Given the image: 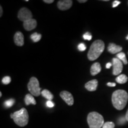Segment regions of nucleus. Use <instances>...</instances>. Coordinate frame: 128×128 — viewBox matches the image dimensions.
Instances as JSON below:
<instances>
[{"label": "nucleus", "instance_id": "13", "mask_svg": "<svg viewBox=\"0 0 128 128\" xmlns=\"http://www.w3.org/2000/svg\"><path fill=\"white\" fill-rule=\"evenodd\" d=\"M108 52L112 54H118L121 52L122 50V47L119 45H117V44H113V43H111V44H108Z\"/></svg>", "mask_w": 128, "mask_h": 128}, {"label": "nucleus", "instance_id": "12", "mask_svg": "<svg viewBox=\"0 0 128 128\" xmlns=\"http://www.w3.org/2000/svg\"><path fill=\"white\" fill-rule=\"evenodd\" d=\"M98 86V81L97 80H92L85 84V88L90 92H94L97 90Z\"/></svg>", "mask_w": 128, "mask_h": 128}, {"label": "nucleus", "instance_id": "17", "mask_svg": "<svg viewBox=\"0 0 128 128\" xmlns=\"http://www.w3.org/2000/svg\"><path fill=\"white\" fill-rule=\"evenodd\" d=\"M128 76L124 74H121L116 78V82L119 84H124L128 81Z\"/></svg>", "mask_w": 128, "mask_h": 128}, {"label": "nucleus", "instance_id": "27", "mask_svg": "<svg viewBox=\"0 0 128 128\" xmlns=\"http://www.w3.org/2000/svg\"><path fill=\"white\" fill-rule=\"evenodd\" d=\"M116 85V83L114 82H108L107 84V86H108V87H115Z\"/></svg>", "mask_w": 128, "mask_h": 128}, {"label": "nucleus", "instance_id": "19", "mask_svg": "<svg viewBox=\"0 0 128 128\" xmlns=\"http://www.w3.org/2000/svg\"><path fill=\"white\" fill-rule=\"evenodd\" d=\"M42 38V35L40 34H39L38 33H33L31 36H30V39L33 40L34 42H38L39 40H40Z\"/></svg>", "mask_w": 128, "mask_h": 128}, {"label": "nucleus", "instance_id": "16", "mask_svg": "<svg viewBox=\"0 0 128 128\" xmlns=\"http://www.w3.org/2000/svg\"><path fill=\"white\" fill-rule=\"evenodd\" d=\"M41 94L44 98L48 99V100H52L54 98V96L51 93V92H49L48 90H44L41 92Z\"/></svg>", "mask_w": 128, "mask_h": 128}, {"label": "nucleus", "instance_id": "20", "mask_svg": "<svg viewBox=\"0 0 128 128\" xmlns=\"http://www.w3.org/2000/svg\"><path fill=\"white\" fill-rule=\"evenodd\" d=\"M14 102H15V100L12 98H10L9 100L6 101L5 102L4 105L6 108H11V107L12 106V105L14 104Z\"/></svg>", "mask_w": 128, "mask_h": 128}, {"label": "nucleus", "instance_id": "8", "mask_svg": "<svg viewBox=\"0 0 128 128\" xmlns=\"http://www.w3.org/2000/svg\"><path fill=\"white\" fill-rule=\"evenodd\" d=\"M60 96L62 98V100L68 105L72 106L74 104V97L71 93H70V92H66V91H63V92H60Z\"/></svg>", "mask_w": 128, "mask_h": 128}, {"label": "nucleus", "instance_id": "22", "mask_svg": "<svg viewBox=\"0 0 128 128\" xmlns=\"http://www.w3.org/2000/svg\"><path fill=\"white\" fill-rule=\"evenodd\" d=\"M11 81H12L11 78L8 76H6L2 78V82L5 85H7L11 82Z\"/></svg>", "mask_w": 128, "mask_h": 128}, {"label": "nucleus", "instance_id": "14", "mask_svg": "<svg viewBox=\"0 0 128 128\" xmlns=\"http://www.w3.org/2000/svg\"><path fill=\"white\" fill-rule=\"evenodd\" d=\"M101 70H102V67H101L100 63H98V62H96V63L92 64V66H91V74H92V76H96V75L100 72Z\"/></svg>", "mask_w": 128, "mask_h": 128}, {"label": "nucleus", "instance_id": "1", "mask_svg": "<svg viewBox=\"0 0 128 128\" xmlns=\"http://www.w3.org/2000/svg\"><path fill=\"white\" fill-rule=\"evenodd\" d=\"M128 101V94L123 90H118L112 94V102L117 110H121L125 108Z\"/></svg>", "mask_w": 128, "mask_h": 128}, {"label": "nucleus", "instance_id": "18", "mask_svg": "<svg viewBox=\"0 0 128 128\" xmlns=\"http://www.w3.org/2000/svg\"><path fill=\"white\" fill-rule=\"evenodd\" d=\"M116 57H117V58H118L119 60H120L124 64L127 65L128 62L127 59H126V55L124 53L122 52L119 53V54H118L116 55Z\"/></svg>", "mask_w": 128, "mask_h": 128}, {"label": "nucleus", "instance_id": "11", "mask_svg": "<svg viewBox=\"0 0 128 128\" xmlns=\"http://www.w3.org/2000/svg\"><path fill=\"white\" fill-rule=\"evenodd\" d=\"M14 43L17 46H22L24 45V35L22 32H17L14 36Z\"/></svg>", "mask_w": 128, "mask_h": 128}, {"label": "nucleus", "instance_id": "25", "mask_svg": "<svg viewBox=\"0 0 128 128\" xmlns=\"http://www.w3.org/2000/svg\"><path fill=\"white\" fill-rule=\"evenodd\" d=\"M46 106H47V107H48V108H53V107H54L55 104L53 103L52 101L48 100V102H46Z\"/></svg>", "mask_w": 128, "mask_h": 128}, {"label": "nucleus", "instance_id": "29", "mask_svg": "<svg viewBox=\"0 0 128 128\" xmlns=\"http://www.w3.org/2000/svg\"><path fill=\"white\" fill-rule=\"evenodd\" d=\"M112 64L110 63V62H108V63L106 64V68L107 69H109L110 68V67H111L112 66Z\"/></svg>", "mask_w": 128, "mask_h": 128}, {"label": "nucleus", "instance_id": "23", "mask_svg": "<svg viewBox=\"0 0 128 128\" xmlns=\"http://www.w3.org/2000/svg\"><path fill=\"white\" fill-rule=\"evenodd\" d=\"M83 38H84V40H91L92 39V35L89 32H87V33H86L83 35Z\"/></svg>", "mask_w": 128, "mask_h": 128}, {"label": "nucleus", "instance_id": "24", "mask_svg": "<svg viewBox=\"0 0 128 128\" xmlns=\"http://www.w3.org/2000/svg\"><path fill=\"white\" fill-rule=\"evenodd\" d=\"M86 48H86V46L84 44H82V43H81V44H80L78 46V50H79L80 51H81V52L86 50Z\"/></svg>", "mask_w": 128, "mask_h": 128}, {"label": "nucleus", "instance_id": "33", "mask_svg": "<svg viewBox=\"0 0 128 128\" xmlns=\"http://www.w3.org/2000/svg\"><path fill=\"white\" fill-rule=\"evenodd\" d=\"M0 96H1V97L2 96V92H0Z\"/></svg>", "mask_w": 128, "mask_h": 128}, {"label": "nucleus", "instance_id": "31", "mask_svg": "<svg viewBox=\"0 0 128 128\" xmlns=\"http://www.w3.org/2000/svg\"><path fill=\"white\" fill-rule=\"evenodd\" d=\"M0 10H1V12H0V17L2 16V7L0 6Z\"/></svg>", "mask_w": 128, "mask_h": 128}, {"label": "nucleus", "instance_id": "2", "mask_svg": "<svg viewBox=\"0 0 128 128\" xmlns=\"http://www.w3.org/2000/svg\"><path fill=\"white\" fill-rule=\"evenodd\" d=\"M104 43L101 40H97L92 43L88 52L87 57L90 60H95L104 50Z\"/></svg>", "mask_w": 128, "mask_h": 128}, {"label": "nucleus", "instance_id": "15", "mask_svg": "<svg viewBox=\"0 0 128 128\" xmlns=\"http://www.w3.org/2000/svg\"><path fill=\"white\" fill-rule=\"evenodd\" d=\"M24 102H25V104L27 106H28L30 104H33V105L36 104V100H35L34 98L33 97V95H32L31 94H28L26 95L25 98H24Z\"/></svg>", "mask_w": 128, "mask_h": 128}, {"label": "nucleus", "instance_id": "7", "mask_svg": "<svg viewBox=\"0 0 128 128\" xmlns=\"http://www.w3.org/2000/svg\"><path fill=\"white\" fill-rule=\"evenodd\" d=\"M112 65L113 66V74L114 76H118L122 72L123 63L120 60L117 58H114L112 60Z\"/></svg>", "mask_w": 128, "mask_h": 128}, {"label": "nucleus", "instance_id": "9", "mask_svg": "<svg viewBox=\"0 0 128 128\" xmlns=\"http://www.w3.org/2000/svg\"><path fill=\"white\" fill-rule=\"evenodd\" d=\"M72 0H62L58 2V8L60 10H67L72 7Z\"/></svg>", "mask_w": 128, "mask_h": 128}, {"label": "nucleus", "instance_id": "21", "mask_svg": "<svg viewBox=\"0 0 128 128\" xmlns=\"http://www.w3.org/2000/svg\"><path fill=\"white\" fill-rule=\"evenodd\" d=\"M115 124L112 122H107L104 124L102 128H114Z\"/></svg>", "mask_w": 128, "mask_h": 128}, {"label": "nucleus", "instance_id": "5", "mask_svg": "<svg viewBox=\"0 0 128 128\" xmlns=\"http://www.w3.org/2000/svg\"><path fill=\"white\" fill-rule=\"evenodd\" d=\"M28 88L32 95L34 96H39L40 95V87L39 82L36 77H32L30 79L28 84Z\"/></svg>", "mask_w": 128, "mask_h": 128}, {"label": "nucleus", "instance_id": "4", "mask_svg": "<svg viewBox=\"0 0 128 128\" xmlns=\"http://www.w3.org/2000/svg\"><path fill=\"white\" fill-rule=\"evenodd\" d=\"M87 119L90 128H102L104 124L102 115L96 112H90Z\"/></svg>", "mask_w": 128, "mask_h": 128}, {"label": "nucleus", "instance_id": "6", "mask_svg": "<svg viewBox=\"0 0 128 128\" xmlns=\"http://www.w3.org/2000/svg\"><path fill=\"white\" fill-rule=\"evenodd\" d=\"M33 15L32 12L27 8L23 7L19 10L18 13V18L20 20L24 22L30 19H32Z\"/></svg>", "mask_w": 128, "mask_h": 128}, {"label": "nucleus", "instance_id": "30", "mask_svg": "<svg viewBox=\"0 0 128 128\" xmlns=\"http://www.w3.org/2000/svg\"><path fill=\"white\" fill-rule=\"evenodd\" d=\"M78 2H80V3H84V2H87V0H78Z\"/></svg>", "mask_w": 128, "mask_h": 128}, {"label": "nucleus", "instance_id": "10", "mask_svg": "<svg viewBox=\"0 0 128 128\" xmlns=\"http://www.w3.org/2000/svg\"><path fill=\"white\" fill-rule=\"evenodd\" d=\"M37 26V22L35 19H30L28 21H26L23 23V27L24 29L27 31H31L34 29Z\"/></svg>", "mask_w": 128, "mask_h": 128}, {"label": "nucleus", "instance_id": "28", "mask_svg": "<svg viewBox=\"0 0 128 128\" xmlns=\"http://www.w3.org/2000/svg\"><path fill=\"white\" fill-rule=\"evenodd\" d=\"M44 2L47 3V4H52L54 2V0H44Z\"/></svg>", "mask_w": 128, "mask_h": 128}, {"label": "nucleus", "instance_id": "26", "mask_svg": "<svg viewBox=\"0 0 128 128\" xmlns=\"http://www.w3.org/2000/svg\"><path fill=\"white\" fill-rule=\"evenodd\" d=\"M120 4V2L119 1H117V0H116V1H113V4H112V7H113V8H115L118 7Z\"/></svg>", "mask_w": 128, "mask_h": 128}, {"label": "nucleus", "instance_id": "32", "mask_svg": "<svg viewBox=\"0 0 128 128\" xmlns=\"http://www.w3.org/2000/svg\"><path fill=\"white\" fill-rule=\"evenodd\" d=\"M125 119L127 121H128V110L127 112H126V116H125Z\"/></svg>", "mask_w": 128, "mask_h": 128}, {"label": "nucleus", "instance_id": "3", "mask_svg": "<svg viewBox=\"0 0 128 128\" xmlns=\"http://www.w3.org/2000/svg\"><path fill=\"white\" fill-rule=\"evenodd\" d=\"M10 116L15 124L20 127L26 126L28 122V110L25 108H22L18 111L12 113Z\"/></svg>", "mask_w": 128, "mask_h": 128}]
</instances>
